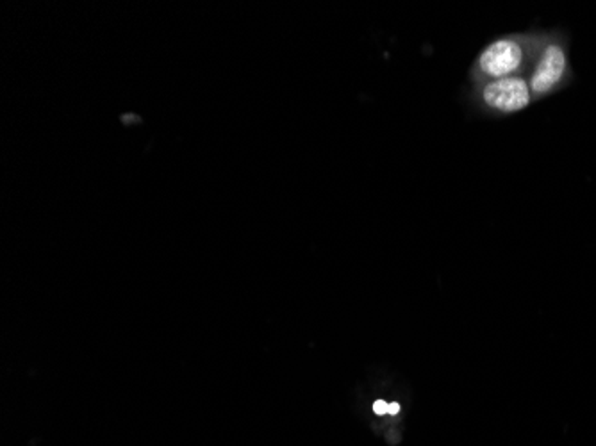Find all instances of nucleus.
<instances>
[{"mask_svg": "<svg viewBox=\"0 0 596 446\" xmlns=\"http://www.w3.org/2000/svg\"><path fill=\"white\" fill-rule=\"evenodd\" d=\"M566 70V56L558 45L547 47L534 74L530 77V90L537 95L550 91Z\"/></svg>", "mask_w": 596, "mask_h": 446, "instance_id": "obj_3", "label": "nucleus"}, {"mask_svg": "<svg viewBox=\"0 0 596 446\" xmlns=\"http://www.w3.org/2000/svg\"><path fill=\"white\" fill-rule=\"evenodd\" d=\"M400 410V406L395 402V404H389V414H399Z\"/></svg>", "mask_w": 596, "mask_h": 446, "instance_id": "obj_5", "label": "nucleus"}, {"mask_svg": "<svg viewBox=\"0 0 596 446\" xmlns=\"http://www.w3.org/2000/svg\"><path fill=\"white\" fill-rule=\"evenodd\" d=\"M522 58V47L516 41L498 39L481 54L479 67L489 77L504 79L520 69Z\"/></svg>", "mask_w": 596, "mask_h": 446, "instance_id": "obj_2", "label": "nucleus"}, {"mask_svg": "<svg viewBox=\"0 0 596 446\" xmlns=\"http://www.w3.org/2000/svg\"><path fill=\"white\" fill-rule=\"evenodd\" d=\"M373 410H375V414H378V416H382V414H389V404H386L384 400H377V402L373 404Z\"/></svg>", "mask_w": 596, "mask_h": 446, "instance_id": "obj_4", "label": "nucleus"}, {"mask_svg": "<svg viewBox=\"0 0 596 446\" xmlns=\"http://www.w3.org/2000/svg\"><path fill=\"white\" fill-rule=\"evenodd\" d=\"M483 95L487 106L504 112H520L530 102V90L520 77L495 79L485 86Z\"/></svg>", "mask_w": 596, "mask_h": 446, "instance_id": "obj_1", "label": "nucleus"}]
</instances>
